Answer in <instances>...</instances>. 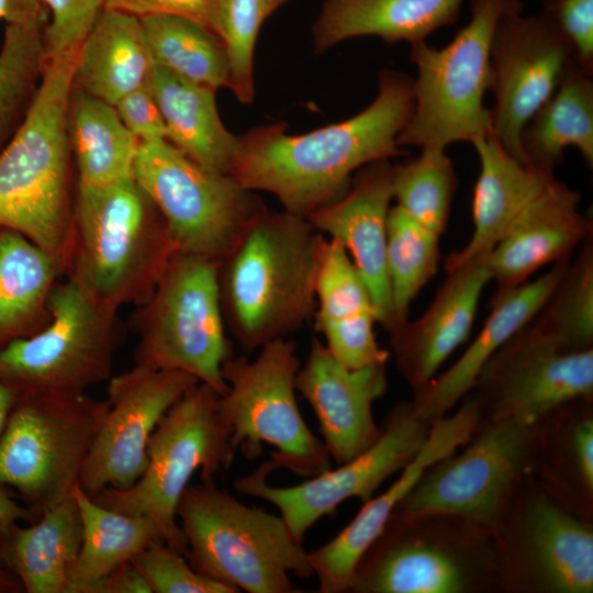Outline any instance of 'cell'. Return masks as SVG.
<instances>
[{
	"mask_svg": "<svg viewBox=\"0 0 593 593\" xmlns=\"http://www.w3.org/2000/svg\"><path fill=\"white\" fill-rule=\"evenodd\" d=\"M325 242L307 219L265 205L219 260L226 329L246 354L287 338L314 315Z\"/></svg>",
	"mask_w": 593,
	"mask_h": 593,
	"instance_id": "cell-2",
	"label": "cell"
},
{
	"mask_svg": "<svg viewBox=\"0 0 593 593\" xmlns=\"http://www.w3.org/2000/svg\"><path fill=\"white\" fill-rule=\"evenodd\" d=\"M81 538L80 514L71 493L44 510L30 526L18 523L0 538V567L27 593H67Z\"/></svg>",
	"mask_w": 593,
	"mask_h": 593,
	"instance_id": "cell-29",
	"label": "cell"
},
{
	"mask_svg": "<svg viewBox=\"0 0 593 593\" xmlns=\"http://www.w3.org/2000/svg\"><path fill=\"white\" fill-rule=\"evenodd\" d=\"M219 1L220 0H105V8L120 10L137 18L160 14L178 15L190 19L215 33Z\"/></svg>",
	"mask_w": 593,
	"mask_h": 593,
	"instance_id": "cell-47",
	"label": "cell"
},
{
	"mask_svg": "<svg viewBox=\"0 0 593 593\" xmlns=\"http://www.w3.org/2000/svg\"><path fill=\"white\" fill-rule=\"evenodd\" d=\"M18 399L14 390L0 376V435Z\"/></svg>",
	"mask_w": 593,
	"mask_h": 593,
	"instance_id": "cell-51",
	"label": "cell"
},
{
	"mask_svg": "<svg viewBox=\"0 0 593 593\" xmlns=\"http://www.w3.org/2000/svg\"><path fill=\"white\" fill-rule=\"evenodd\" d=\"M537 424L482 422L471 438L432 465L394 513L446 515L496 534L533 466Z\"/></svg>",
	"mask_w": 593,
	"mask_h": 593,
	"instance_id": "cell-12",
	"label": "cell"
},
{
	"mask_svg": "<svg viewBox=\"0 0 593 593\" xmlns=\"http://www.w3.org/2000/svg\"><path fill=\"white\" fill-rule=\"evenodd\" d=\"M42 25L5 24L0 47V150L16 130L45 64Z\"/></svg>",
	"mask_w": 593,
	"mask_h": 593,
	"instance_id": "cell-39",
	"label": "cell"
},
{
	"mask_svg": "<svg viewBox=\"0 0 593 593\" xmlns=\"http://www.w3.org/2000/svg\"><path fill=\"white\" fill-rule=\"evenodd\" d=\"M571 258L555 262L535 280L492 300L489 317L463 354L446 371L414 392L411 403L419 417L432 423L447 415L472 390L490 358L536 316Z\"/></svg>",
	"mask_w": 593,
	"mask_h": 593,
	"instance_id": "cell-25",
	"label": "cell"
},
{
	"mask_svg": "<svg viewBox=\"0 0 593 593\" xmlns=\"http://www.w3.org/2000/svg\"><path fill=\"white\" fill-rule=\"evenodd\" d=\"M94 593H152V590L144 575L131 561L108 575L97 586Z\"/></svg>",
	"mask_w": 593,
	"mask_h": 593,
	"instance_id": "cell-49",
	"label": "cell"
},
{
	"mask_svg": "<svg viewBox=\"0 0 593 593\" xmlns=\"http://www.w3.org/2000/svg\"><path fill=\"white\" fill-rule=\"evenodd\" d=\"M296 392L314 411L322 441L338 466L369 448L380 434L372 405L388 389L387 363L360 369L342 365L316 338L295 377Z\"/></svg>",
	"mask_w": 593,
	"mask_h": 593,
	"instance_id": "cell-21",
	"label": "cell"
},
{
	"mask_svg": "<svg viewBox=\"0 0 593 593\" xmlns=\"http://www.w3.org/2000/svg\"><path fill=\"white\" fill-rule=\"evenodd\" d=\"M566 41L573 61L593 75V0H544L542 11Z\"/></svg>",
	"mask_w": 593,
	"mask_h": 593,
	"instance_id": "cell-44",
	"label": "cell"
},
{
	"mask_svg": "<svg viewBox=\"0 0 593 593\" xmlns=\"http://www.w3.org/2000/svg\"><path fill=\"white\" fill-rule=\"evenodd\" d=\"M45 26L48 12L38 0H0V22Z\"/></svg>",
	"mask_w": 593,
	"mask_h": 593,
	"instance_id": "cell-48",
	"label": "cell"
},
{
	"mask_svg": "<svg viewBox=\"0 0 593 593\" xmlns=\"http://www.w3.org/2000/svg\"><path fill=\"white\" fill-rule=\"evenodd\" d=\"M490 281L489 254L451 269L418 318L389 331L395 365L414 392L424 388L468 338Z\"/></svg>",
	"mask_w": 593,
	"mask_h": 593,
	"instance_id": "cell-24",
	"label": "cell"
},
{
	"mask_svg": "<svg viewBox=\"0 0 593 593\" xmlns=\"http://www.w3.org/2000/svg\"><path fill=\"white\" fill-rule=\"evenodd\" d=\"M154 67L139 18L104 8L76 54L72 87L115 105L148 85Z\"/></svg>",
	"mask_w": 593,
	"mask_h": 593,
	"instance_id": "cell-27",
	"label": "cell"
},
{
	"mask_svg": "<svg viewBox=\"0 0 593 593\" xmlns=\"http://www.w3.org/2000/svg\"><path fill=\"white\" fill-rule=\"evenodd\" d=\"M581 195L556 177L525 206L489 254L496 299L537 270L568 257L592 236Z\"/></svg>",
	"mask_w": 593,
	"mask_h": 593,
	"instance_id": "cell-23",
	"label": "cell"
},
{
	"mask_svg": "<svg viewBox=\"0 0 593 593\" xmlns=\"http://www.w3.org/2000/svg\"><path fill=\"white\" fill-rule=\"evenodd\" d=\"M217 262L193 254L172 255L139 305L135 365L188 373L223 395L228 385L222 369L234 353L226 337Z\"/></svg>",
	"mask_w": 593,
	"mask_h": 593,
	"instance_id": "cell-9",
	"label": "cell"
},
{
	"mask_svg": "<svg viewBox=\"0 0 593 593\" xmlns=\"http://www.w3.org/2000/svg\"><path fill=\"white\" fill-rule=\"evenodd\" d=\"M480 423L479 406L469 396L455 413L432 422L425 441L385 492L363 502L353 521L333 539L307 552L318 592L350 590L360 558L381 534L400 502L432 465L465 445Z\"/></svg>",
	"mask_w": 593,
	"mask_h": 593,
	"instance_id": "cell-19",
	"label": "cell"
},
{
	"mask_svg": "<svg viewBox=\"0 0 593 593\" xmlns=\"http://www.w3.org/2000/svg\"><path fill=\"white\" fill-rule=\"evenodd\" d=\"M429 422L419 417L411 402L398 403L385 416L376 441L349 461L291 486L268 484L276 469L270 460L235 481L238 493L276 506L292 537L303 545L307 530L331 515L343 502H366L390 477L400 472L425 441Z\"/></svg>",
	"mask_w": 593,
	"mask_h": 593,
	"instance_id": "cell-15",
	"label": "cell"
},
{
	"mask_svg": "<svg viewBox=\"0 0 593 593\" xmlns=\"http://www.w3.org/2000/svg\"><path fill=\"white\" fill-rule=\"evenodd\" d=\"M522 147L528 163L547 170L575 147L593 166V80L571 59L551 97L526 123Z\"/></svg>",
	"mask_w": 593,
	"mask_h": 593,
	"instance_id": "cell-33",
	"label": "cell"
},
{
	"mask_svg": "<svg viewBox=\"0 0 593 593\" xmlns=\"http://www.w3.org/2000/svg\"><path fill=\"white\" fill-rule=\"evenodd\" d=\"M462 0H326L313 25L316 53L357 36L394 44L426 41L457 22Z\"/></svg>",
	"mask_w": 593,
	"mask_h": 593,
	"instance_id": "cell-28",
	"label": "cell"
},
{
	"mask_svg": "<svg viewBox=\"0 0 593 593\" xmlns=\"http://www.w3.org/2000/svg\"><path fill=\"white\" fill-rule=\"evenodd\" d=\"M523 510L515 545H504L513 548L497 547L500 579H516L535 591L591 593V526L549 492L532 493Z\"/></svg>",
	"mask_w": 593,
	"mask_h": 593,
	"instance_id": "cell-20",
	"label": "cell"
},
{
	"mask_svg": "<svg viewBox=\"0 0 593 593\" xmlns=\"http://www.w3.org/2000/svg\"><path fill=\"white\" fill-rule=\"evenodd\" d=\"M107 411L105 400L86 393L18 396L0 435V485L36 517L69 496Z\"/></svg>",
	"mask_w": 593,
	"mask_h": 593,
	"instance_id": "cell-11",
	"label": "cell"
},
{
	"mask_svg": "<svg viewBox=\"0 0 593 593\" xmlns=\"http://www.w3.org/2000/svg\"><path fill=\"white\" fill-rule=\"evenodd\" d=\"M68 132L78 183L101 186L133 178L139 142L113 105L72 87Z\"/></svg>",
	"mask_w": 593,
	"mask_h": 593,
	"instance_id": "cell-34",
	"label": "cell"
},
{
	"mask_svg": "<svg viewBox=\"0 0 593 593\" xmlns=\"http://www.w3.org/2000/svg\"><path fill=\"white\" fill-rule=\"evenodd\" d=\"M156 65L214 90L228 87V60L220 37L178 15L139 18Z\"/></svg>",
	"mask_w": 593,
	"mask_h": 593,
	"instance_id": "cell-35",
	"label": "cell"
},
{
	"mask_svg": "<svg viewBox=\"0 0 593 593\" xmlns=\"http://www.w3.org/2000/svg\"><path fill=\"white\" fill-rule=\"evenodd\" d=\"M300 366L295 344L287 338L264 345L253 360L232 356L222 369L228 389L220 395L219 410L235 452L255 459L267 444L276 470L309 479L329 470L332 459L301 415L295 389Z\"/></svg>",
	"mask_w": 593,
	"mask_h": 593,
	"instance_id": "cell-10",
	"label": "cell"
},
{
	"mask_svg": "<svg viewBox=\"0 0 593 593\" xmlns=\"http://www.w3.org/2000/svg\"><path fill=\"white\" fill-rule=\"evenodd\" d=\"M148 85L163 115L167 141L205 170L230 176L238 136L224 126L215 90L156 64Z\"/></svg>",
	"mask_w": 593,
	"mask_h": 593,
	"instance_id": "cell-30",
	"label": "cell"
},
{
	"mask_svg": "<svg viewBox=\"0 0 593 593\" xmlns=\"http://www.w3.org/2000/svg\"><path fill=\"white\" fill-rule=\"evenodd\" d=\"M570 49L548 16L540 12L504 15L495 27L490 52L493 137L516 159L528 163L522 132L557 89Z\"/></svg>",
	"mask_w": 593,
	"mask_h": 593,
	"instance_id": "cell-18",
	"label": "cell"
},
{
	"mask_svg": "<svg viewBox=\"0 0 593 593\" xmlns=\"http://www.w3.org/2000/svg\"><path fill=\"white\" fill-rule=\"evenodd\" d=\"M177 519L190 566L239 592H299L290 573L313 575L307 551L281 516L243 504L214 481L186 488Z\"/></svg>",
	"mask_w": 593,
	"mask_h": 593,
	"instance_id": "cell-5",
	"label": "cell"
},
{
	"mask_svg": "<svg viewBox=\"0 0 593 593\" xmlns=\"http://www.w3.org/2000/svg\"><path fill=\"white\" fill-rule=\"evenodd\" d=\"M439 238L398 204L390 208L385 260L396 325L407 320L411 302L437 272Z\"/></svg>",
	"mask_w": 593,
	"mask_h": 593,
	"instance_id": "cell-38",
	"label": "cell"
},
{
	"mask_svg": "<svg viewBox=\"0 0 593 593\" xmlns=\"http://www.w3.org/2000/svg\"><path fill=\"white\" fill-rule=\"evenodd\" d=\"M38 1L48 12L43 30L45 59L76 56L105 8V0Z\"/></svg>",
	"mask_w": 593,
	"mask_h": 593,
	"instance_id": "cell-43",
	"label": "cell"
},
{
	"mask_svg": "<svg viewBox=\"0 0 593 593\" xmlns=\"http://www.w3.org/2000/svg\"><path fill=\"white\" fill-rule=\"evenodd\" d=\"M522 0H473L471 16L452 38L437 48L426 41L411 44L414 107L398 145L446 149L492 132L491 110L484 96L491 88L490 52L500 20L522 12Z\"/></svg>",
	"mask_w": 593,
	"mask_h": 593,
	"instance_id": "cell-6",
	"label": "cell"
},
{
	"mask_svg": "<svg viewBox=\"0 0 593 593\" xmlns=\"http://www.w3.org/2000/svg\"><path fill=\"white\" fill-rule=\"evenodd\" d=\"M482 419L535 425L593 394V349L564 351L530 322L485 363L469 392Z\"/></svg>",
	"mask_w": 593,
	"mask_h": 593,
	"instance_id": "cell-16",
	"label": "cell"
},
{
	"mask_svg": "<svg viewBox=\"0 0 593 593\" xmlns=\"http://www.w3.org/2000/svg\"><path fill=\"white\" fill-rule=\"evenodd\" d=\"M152 593H238L231 585L195 571L184 556L164 540L149 544L132 560Z\"/></svg>",
	"mask_w": 593,
	"mask_h": 593,
	"instance_id": "cell-42",
	"label": "cell"
},
{
	"mask_svg": "<svg viewBox=\"0 0 593 593\" xmlns=\"http://www.w3.org/2000/svg\"><path fill=\"white\" fill-rule=\"evenodd\" d=\"M75 55L45 59L33 99L0 150V227L66 266L72 231L68 109Z\"/></svg>",
	"mask_w": 593,
	"mask_h": 593,
	"instance_id": "cell-3",
	"label": "cell"
},
{
	"mask_svg": "<svg viewBox=\"0 0 593 593\" xmlns=\"http://www.w3.org/2000/svg\"><path fill=\"white\" fill-rule=\"evenodd\" d=\"M494 534L446 515L394 513L360 558L356 593H468L500 578Z\"/></svg>",
	"mask_w": 593,
	"mask_h": 593,
	"instance_id": "cell-7",
	"label": "cell"
},
{
	"mask_svg": "<svg viewBox=\"0 0 593 593\" xmlns=\"http://www.w3.org/2000/svg\"><path fill=\"white\" fill-rule=\"evenodd\" d=\"M480 160L472 199L473 231L445 261L446 272L490 254L525 206L555 178L551 170L522 163L492 134L471 143Z\"/></svg>",
	"mask_w": 593,
	"mask_h": 593,
	"instance_id": "cell-26",
	"label": "cell"
},
{
	"mask_svg": "<svg viewBox=\"0 0 593 593\" xmlns=\"http://www.w3.org/2000/svg\"><path fill=\"white\" fill-rule=\"evenodd\" d=\"M36 516L25 505L16 502L0 485V538L20 521H35Z\"/></svg>",
	"mask_w": 593,
	"mask_h": 593,
	"instance_id": "cell-50",
	"label": "cell"
},
{
	"mask_svg": "<svg viewBox=\"0 0 593 593\" xmlns=\"http://www.w3.org/2000/svg\"><path fill=\"white\" fill-rule=\"evenodd\" d=\"M133 178L161 214L176 250L216 261L265 206L231 176L205 170L167 139L139 142Z\"/></svg>",
	"mask_w": 593,
	"mask_h": 593,
	"instance_id": "cell-14",
	"label": "cell"
},
{
	"mask_svg": "<svg viewBox=\"0 0 593 593\" xmlns=\"http://www.w3.org/2000/svg\"><path fill=\"white\" fill-rule=\"evenodd\" d=\"M586 238L530 323L564 351L593 349V240Z\"/></svg>",
	"mask_w": 593,
	"mask_h": 593,
	"instance_id": "cell-36",
	"label": "cell"
},
{
	"mask_svg": "<svg viewBox=\"0 0 593 593\" xmlns=\"http://www.w3.org/2000/svg\"><path fill=\"white\" fill-rule=\"evenodd\" d=\"M21 591L23 590L16 578L0 567V593H16Z\"/></svg>",
	"mask_w": 593,
	"mask_h": 593,
	"instance_id": "cell-52",
	"label": "cell"
},
{
	"mask_svg": "<svg viewBox=\"0 0 593 593\" xmlns=\"http://www.w3.org/2000/svg\"><path fill=\"white\" fill-rule=\"evenodd\" d=\"M562 456L567 480H571L575 495L586 505L593 495V419L589 414H575L562 430Z\"/></svg>",
	"mask_w": 593,
	"mask_h": 593,
	"instance_id": "cell-45",
	"label": "cell"
},
{
	"mask_svg": "<svg viewBox=\"0 0 593 593\" xmlns=\"http://www.w3.org/2000/svg\"><path fill=\"white\" fill-rule=\"evenodd\" d=\"M48 309L41 331L0 349V376L16 395H77L109 380L120 340L116 314L69 277L54 286Z\"/></svg>",
	"mask_w": 593,
	"mask_h": 593,
	"instance_id": "cell-13",
	"label": "cell"
},
{
	"mask_svg": "<svg viewBox=\"0 0 593 593\" xmlns=\"http://www.w3.org/2000/svg\"><path fill=\"white\" fill-rule=\"evenodd\" d=\"M113 107L138 142L167 139V128L149 85L127 93Z\"/></svg>",
	"mask_w": 593,
	"mask_h": 593,
	"instance_id": "cell-46",
	"label": "cell"
},
{
	"mask_svg": "<svg viewBox=\"0 0 593 593\" xmlns=\"http://www.w3.org/2000/svg\"><path fill=\"white\" fill-rule=\"evenodd\" d=\"M393 199L414 221L441 236L458 179L446 149L424 147L418 156L392 165Z\"/></svg>",
	"mask_w": 593,
	"mask_h": 593,
	"instance_id": "cell-37",
	"label": "cell"
},
{
	"mask_svg": "<svg viewBox=\"0 0 593 593\" xmlns=\"http://www.w3.org/2000/svg\"><path fill=\"white\" fill-rule=\"evenodd\" d=\"M199 381L171 370L135 365L109 379L108 411L79 479L91 497L105 489L125 490L144 473L148 443L174 403Z\"/></svg>",
	"mask_w": 593,
	"mask_h": 593,
	"instance_id": "cell-17",
	"label": "cell"
},
{
	"mask_svg": "<svg viewBox=\"0 0 593 593\" xmlns=\"http://www.w3.org/2000/svg\"><path fill=\"white\" fill-rule=\"evenodd\" d=\"M219 399L205 383L189 388L152 434L143 475L128 489H105L92 499L111 510L150 518L163 540L184 556L186 539L177 519L183 491L197 470L202 481H214L236 455Z\"/></svg>",
	"mask_w": 593,
	"mask_h": 593,
	"instance_id": "cell-8",
	"label": "cell"
},
{
	"mask_svg": "<svg viewBox=\"0 0 593 593\" xmlns=\"http://www.w3.org/2000/svg\"><path fill=\"white\" fill-rule=\"evenodd\" d=\"M391 171L389 159L363 166L344 197L307 217L317 232L345 247L370 292L378 323L388 332L396 325L385 260Z\"/></svg>",
	"mask_w": 593,
	"mask_h": 593,
	"instance_id": "cell-22",
	"label": "cell"
},
{
	"mask_svg": "<svg viewBox=\"0 0 593 593\" xmlns=\"http://www.w3.org/2000/svg\"><path fill=\"white\" fill-rule=\"evenodd\" d=\"M65 262L19 232L0 227V349L49 321V296Z\"/></svg>",
	"mask_w": 593,
	"mask_h": 593,
	"instance_id": "cell-31",
	"label": "cell"
},
{
	"mask_svg": "<svg viewBox=\"0 0 593 593\" xmlns=\"http://www.w3.org/2000/svg\"><path fill=\"white\" fill-rule=\"evenodd\" d=\"M166 223L134 178L78 183L67 277L116 314L142 305L176 253Z\"/></svg>",
	"mask_w": 593,
	"mask_h": 593,
	"instance_id": "cell-4",
	"label": "cell"
},
{
	"mask_svg": "<svg viewBox=\"0 0 593 593\" xmlns=\"http://www.w3.org/2000/svg\"><path fill=\"white\" fill-rule=\"evenodd\" d=\"M316 329L320 333L374 313L370 292L345 247L326 238L315 286ZM377 316V315H376Z\"/></svg>",
	"mask_w": 593,
	"mask_h": 593,
	"instance_id": "cell-41",
	"label": "cell"
},
{
	"mask_svg": "<svg viewBox=\"0 0 593 593\" xmlns=\"http://www.w3.org/2000/svg\"><path fill=\"white\" fill-rule=\"evenodd\" d=\"M289 0H220L215 33L228 60V88L242 103L255 97L254 55L265 21Z\"/></svg>",
	"mask_w": 593,
	"mask_h": 593,
	"instance_id": "cell-40",
	"label": "cell"
},
{
	"mask_svg": "<svg viewBox=\"0 0 593 593\" xmlns=\"http://www.w3.org/2000/svg\"><path fill=\"white\" fill-rule=\"evenodd\" d=\"M413 107V78L383 69L374 100L345 121L302 135L287 134L286 124L276 123L238 136L230 176L307 219L344 197L363 166L407 154L396 139Z\"/></svg>",
	"mask_w": 593,
	"mask_h": 593,
	"instance_id": "cell-1",
	"label": "cell"
},
{
	"mask_svg": "<svg viewBox=\"0 0 593 593\" xmlns=\"http://www.w3.org/2000/svg\"><path fill=\"white\" fill-rule=\"evenodd\" d=\"M82 538L68 573L67 593H94L112 572L131 562L149 544L163 540L156 524L143 515L105 507L76 484Z\"/></svg>",
	"mask_w": 593,
	"mask_h": 593,
	"instance_id": "cell-32",
	"label": "cell"
}]
</instances>
